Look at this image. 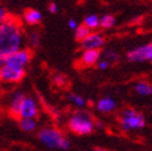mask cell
<instances>
[{"instance_id":"4","label":"cell","mask_w":152,"mask_h":151,"mask_svg":"<svg viewBox=\"0 0 152 151\" xmlns=\"http://www.w3.org/2000/svg\"><path fill=\"white\" fill-rule=\"evenodd\" d=\"M0 59H1V65L25 70L26 66L31 62V59H32V50L31 48H21V50L14 52V54L6 56L4 58H0Z\"/></svg>"},{"instance_id":"25","label":"cell","mask_w":152,"mask_h":151,"mask_svg":"<svg viewBox=\"0 0 152 151\" xmlns=\"http://www.w3.org/2000/svg\"><path fill=\"white\" fill-rule=\"evenodd\" d=\"M55 82L57 83V84H59V86H63V84H64V82H66V79H64L63 76L57 74L56 77H55Z\"/></svg>"},{"instance_id":"14","label":"cell","mask_w":152,"mask_h":151,"mask_svg":"<svg viewBox=\"0 0 152 151\" xmlns=\"http://www.w3.org/2000/svg\"><path fill=\"white\" fill-rule=\"evenodd\" d=\"M114 108H115V102L110 98H103L96 104V109L102 113H109L114 110Z\"/></svg>"},{"instance_id":"2","label":"cell","mask_w":152,"mask_h":151,"mask_svg":"<svg viewBox=\"0 0 152 151\" xmlns=\"http://www.w3.org/2000/svg\"><path fill=\"white\" fill-rule=\"evenodd\" d=\"M39 140L41 144L50 149H62L68 150L71 147V142L68 141L59 130L55 128H43L39 133Z\"/></svg>"},{"instance_id":"24","label":"cell","mask_w":152,"mask_h":151,"mask_svg":"<svg viewBox=\"0 0 152 151\" xmlns=\"http://www.w3.org/2000/svg\"><path fill=\"white\" fill-rule=\"evenodd\" d=\"M9 12L6 11V9H4V7H0V21H3V20H5L7 16H9Z\"/></svg>"},{"instance_id":"15","label":"cell","mask_w":152,"mask_h":151,"mask_svg":"<svg viewBox=\"0 0 152 151\" xmlns=\"http://www.w3.org/2000/svg\"><path fill=\"white\" fill-rule=\"evenodd\" d=\"M27 42L30 45V48H36L40 46V42H41V32L39 30H31L27 35Z\"/></svg>"},{"instance_id":"12","label":"cell","mask_w":152,"mask_h":151,"mask_svg":"<svg viewBox=\"0 0 152 151\" xmlns=\"http://www.w3.org/2000/svg\"><path fill=\"white\" fill-rule=\"evenodd\" d=\"M22 20H24L28 26H36L41 22L42 14L39 10L28 7V9H26L24 11V14H22Z\"/></svg>"},{"instance_id":"13","label":"cell","mask_w":152,"mask_h":151,"mask_svg":"<svg viewBox=\"0 0 152 151\" xmlns=\"http://www.w3.org/2000/svg\"><path fill=\"white\" fill-rule=\"evenodd\" d=\"M83 25H86L88 29H90L92 31H95L98 27H100V18L95 14L87 15L83 20Z\"/></svg>"},{"instance_id":"27","label":"cell","mask_w":152,"mask_h":151,"mask_svg":"<svg viewBox=\"0 0 152 151\" xmlns=\"http://www.w3.org/2000/svg\"><path fill=\"white\" fill-rule=\"evenodd\" d=\"M92 151H108V150H105V149H102V147H94Z\"/></svg>"},{"instance_id":"5","label":"cell","mask_w":152,"mask_h":151,"mask_svg":"<svg viewBox=\"0 0 152 151\" xmlns=\"http://www.w3.org/2000/svg\"><path fill=\"white\" fill-rule=\"evenodd\" d=\"M121 126L124 130L132 129H142L145 126V117L135 109H125L121 111Z\"/></svg>"},{"instance_id":"21","label":"cell","mask_w":152,"mask_h":151,"mask_svg":"<svg viewBox=\"0 0 152 151\" xmlns=\"http://www.w3.org/2000/svg\"><path fill=\"white\" fill-rule=\"evenodd\" d=\"M69 99H71L74 104H77L78 107H83V105H86V99H84V98H82V97H79V95L71 94V95H69Z\"/></svg>"},{"instance_id":"1","label":"cell","mask_w":152,"mask_h":151,"mask_svg":"<svg viewBox=\"0 0 152 151\" xmlns=\"http://www.w3.org/2000/svg\"><path fill=\"white\" fill-rule=\"evenodd\" d=\"M24 41V29L21 21L9 15L0 24V58H4L21 50Z\"/></svg>"},{"instance_id":"22","label":"cell","mask_w":152,"mask_h":151,"mask_svg":"<svg viewBox=\"0 0 152 151\" xmlns=\"http://www.w3.org/2000/svg\"><path fill=\"white\" fill-rule=\"evenodd\" d=\"M47 9H48V11L51 12V14H56V12H58V5L56 4V3H50L48 4V6H47Z\"/></svg>"},{"instance_id":"19","label":"cell","mask_w":152,"mask_h":151,"mask_svg":"<svg viewBox=\"0 0 152 151\" xmlns=\"http://www.w3.org/2000/svg\"><path fill=\"white\" fill-rule=\"evenodd\" d=\"M100 59H104V61L109 62V63L111 65V63L116 62L118 59H119V55L116 54L115 51H113V50H104V51L102 52Z\"/></svg>"},{"instance_id":"9","label":"cell","mask_w":152,"mask_h":151,"mask_svg":"<svg viewBox=\"0 0 152 151\" xmlns=\"http://www.w3.org/2000/svg\"><path fill=\"white\" fill-rule=\"evenodd\" d=\"M100 57H102L100 50H83L78 59V63L82 67H92L96 63H99Z\"/></svg>"},{"instance_id":"17","label":"cell","mask_w":152,"mask_h":151,"mask_svg":"<svg viewBox=\"0 0 152 151\" xmlns=\"http://www.w3.org/2000/svg\"><path fill=\"white\" fill-rule=\"evenodd\" d=\"M115 16L111 14H105L100 18V27L103 30H109V29H113L115 26Z\"/></svg>"},{"instance_id":"6","label":"cell","mask_w":152,"mask_h":151,"mask_svg":"<svg viewBox=\"0 0 152 151\" xmlns=\"http://www.w3.org/2000/svg\"><path fill=\"white\" fill-rule=\"evenodd\" d=\"M126 58L130 62H145L152 61V42L136 47L126 54Z\"/></svg>"},{"instance_id":"18","label":"cell","mask_w":152,"mask_h":151,"mask_svg":"<svg viewBox=\"0 0 152 151\" xmlns=\"http://www.w3.org/2000/svg\"><path fill=\"white\" fill-rule=\"evenodd\" d=\"M19 126H20V129L21 130H24V131H34L36 129V120L35 119H19Z\"/></svg>"},{"instance_id":"8","label":"cell","mask_w":152,"mask_h":151,"mask_svg":"<svg viewBox=\"0 0 152 151\" xmlns=\"http://www.w3.org/2000/svg\"><path fill=\"white\" fill-rule=\"evenodd\" d=\"M105 42H106V39L104 34L98 31H92L84 41L80 42V47L83 50H100L104 47Z\"/></svg>"},{"instance_id":"20","label":"cell","mask_w":152,"mask_h":151,"mask_svg":"<svg viewBox=\"0 0 152 151\" xmlns=\"http://www.w3.org/2000/svg\"><path fill=\"white\" fill-rule=\"evenodd\" d=\"M135 90L140 95H151L152 94V87L148 86L147 83H139V84H136Z\"/></svg>"},{"instance_id":"7","label":"cell","mask_w":152,"mask_h":151,"mask_svg":"<svg viewBox=\"0 0 152 151\" xmlns=\"http://www.w3.org/2000/svg\"><path fill=\"white\" fill-rule=\"evenodd\" d=\"M25 73H26L25 70L1 65V68H0V78L5 83H18V82L22 81V78L25 77Z\"/></svg>"},{"instance_id":"23","label":"cell","mask_w":152,"mask_h":151,"mask_svg":"<svg viewBox=\"0 0 152 151\" xmlns=\"http://www.w3.org/2000/svg\"><path fill=\"white\" fill-rule=\"evenodd\" d=\"M67 26H68V29H71V30H75L79 25H78V22L75 21L74 19H69V20H68V22H67Z\"/></svg>"},{"instance_id":"26","label":"cell","mask_w":152,"mask_h":151,"mask_svg":"<svg viewBox=\"0 0 152 151\" xmlns=\"http://www.w3.org/2000/svg\"><path fill=\"white\" fill-rule=\"evenodd\" d=\"M109 66H110V63H109V62H106V61H104V59H100L99 63H98V67H99L100 70H106Z\"/></svg>"},{"instance_id":"11","label":"cell","mask_w":152,"mask_h":151,"mask_svg":"<svg viewBox=\"0 0 152 151\" xmlns=\"http://www.w3.org/2000/svg\"><path fill=\"white\" fill-rule=\"evenodd\" d=\"M25 99V94L21 93V92H18L15 93L10 100V104H9V109H7V113L9 115L14 119H20V109H21V104Z\"/></svg>"},{"instance_id":"3","label":"cell","mask_w":152,"mask_h":151,"mask_svg":"<svg viewBox=\"0 0 152 151\" xmlns=\"http://www.w3.org/2000/svg\"><path fill=\"white\" fill-rule=\"evenodd\" d=\"M67 124L68 129L77 135H89L94 130L93 118L87 111H75Z\"/></svg>"},{"instance_id":"16","label":"cell","mask_w":152,"mask_h":151,"mask_svg":"<svg viewBox=\"0 0 152 151\" xmlns=\"http://www.w3.org/2000/svg\"><path fill=\"white\" fill-rule=\"evenodd\" d=\"M90 32H92V30L88 29L86 25H79L77 29L74 30V39L75 41H78V42H82V41H84L87 37L90 35Z\"/></svg>"},{"instance_id":"10","label":"cell","mask_w":152,"mask_h":151,"mask_svg":"<svg viewBox=\"0 0 152 151\" xmlns=\"http://www.w3.org/2000/svg\"><path fill=\"white\" fill-rule=\"evenodd\" d=\"M37 114H39V109H37L35 100L28 97H25L20 109V119H35Z\"/></svg>"}]
</instances>
